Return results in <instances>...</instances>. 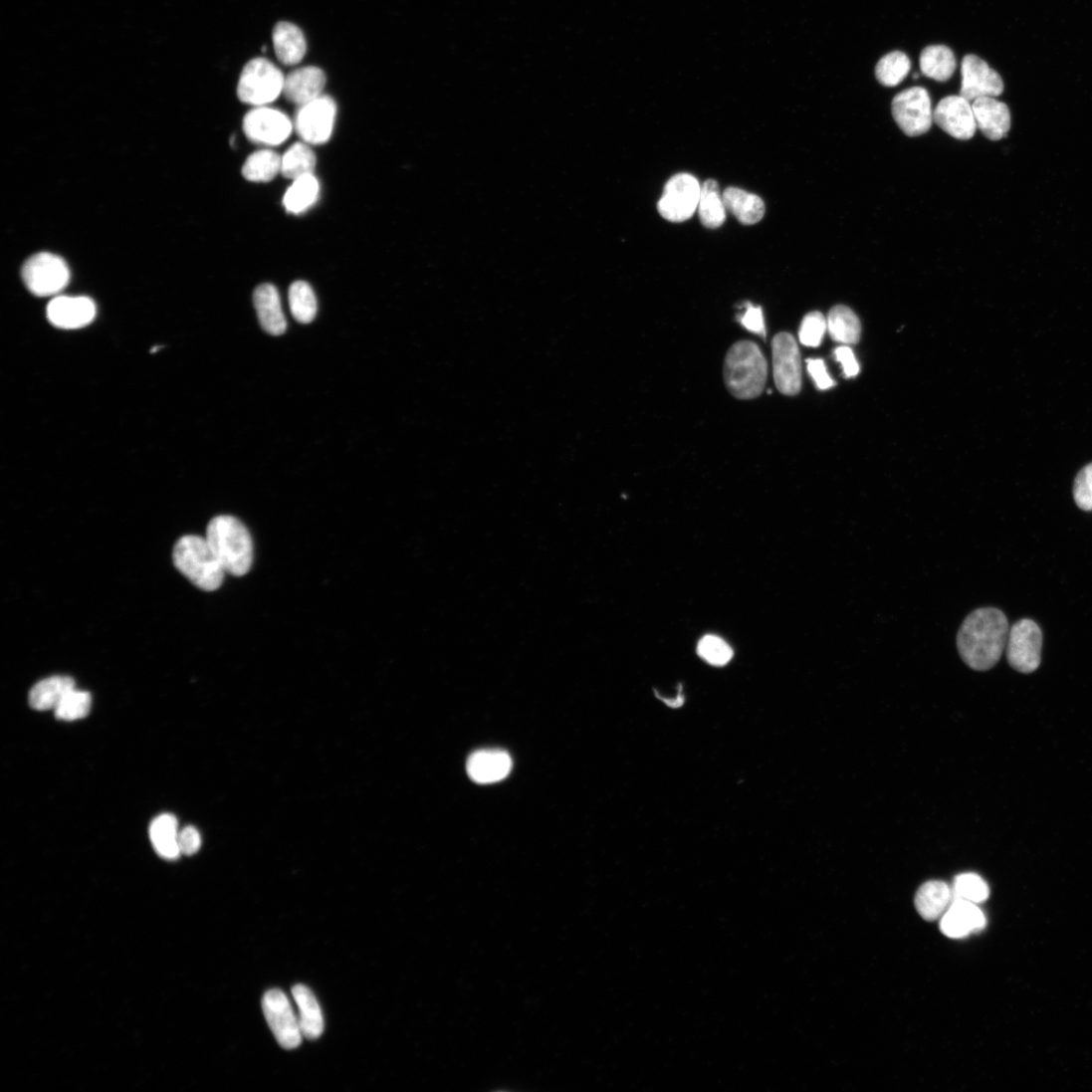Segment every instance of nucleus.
<instances>
[{"mask_svg": "<svg viewBox=\"0 0 1092 1092\" xmlns=\"http://www.w3.org/2000/svg\"><path fill=\"white\" fill-rule=\"evenodd\" d=\"M1008 633V620L1001 610L977 609L963 622L957 635L961 659L976 671L992 669L1006 648Z\"/></svg>", "mask_w": 1092, "mask_h": 1092, "instance_id": "1", "label": "nucleus"}, {"mask_svg": "<svg viewBox=\"0 0 1092 1092\" xmlns=\"http://www.w3.org/2000/svg\"><path fill=\"white\" fill-rule=\"evenodd\" d=\"M724 374L727 387L734 397L752 400L758 398L764 389L767 363L756 343L740 341L727 354Z\"/></svg>", "mask_w": 1092, "mask_h": 1092, "instance_id": "2", "label": "nucleus"}, {"mask_svg": "<svg viewBox=\"0 0 1092 1092\" xmlns=\"http://www.w3.org/2000/svg\"><path fill=\"white\" fill-rule=\"evenodd\" d=\"M206 539L226 572L242 576L253 562V543L246 527L237 519L217 517L207 529Z\"/></svg>", "mask_w": 1092, "mask_h": 1092, "instance_id": "3", "label": "nucleus"}, {"mask_svg": "<svg viewBox=\"0 0 1092 1092\" xmlns=\"http://www.w3.org/2000/svg\"><path fill=\"white\" fill-rule=\"evenodd\" d=\"M172 559L175 567L203 591H216L224 582L226 571L206 538L182 537L173 547Z\"/></svg>", "mask_w": 1092, "mask_h": 1092, "instance_id": "4", "label": "nucleus"}, {"mask_svg": "<svg viewBox=\"0 0 1092 1092\" xmlns=\"http://www.w3.org/2000/svg\"><path fill=\"white\" fill-rule=\"evenodd\" d=\"M283 73L266 58L249 61L239 79L237 95L239 100L254 107H266L274 103L284 93Z\"/></svg>", "mask_w": 1092, "mask_h": 1092, "instance_id": "5", "label": "nucleus"}, {"mask_svg": "<svg viewBox=\"0 0 1092 1092\" xmlns=\"http://www.w3.org/2000/svg\"><path fill=\"white\" fill-rule=\"evenodd\" d=\"M1043 632L1032 619H1021L1009 629L1006 655L1011 668L1022 674L1036 672L1041 665Z\"/></svg>", "mask_w": 1092, "mask_h": 1092, "instance_id": "6", "label": "nucleus"}, {"mask_svg": "<svg viewBox=\"0 0 1092 1092\" xmlns=\"http://www.w3.org/2000/svg\"><path fill=\"white\" fill-rule=\"evenodd\" d=\"M22 278L33 295L50 297L68 287L71 271L61 257L43 252L27 261L22 270Z\"/></svg>", "mask_w": 1092, "mask_h": 1092, "instance_id": "7", "label": "nucleus"}, {"mask_svg": "<svg viewBox=\"0 0 1092 1092\" xmlns=\"http://www.w3.org/2000/svg\"><path fill=\"white\" fill-rule=\"evenodd\" d=\"M891 110L898 126L910 137L928 133L934 122L930 94L921 87L911 88L896 95L892 101Z\"/></svg>", "mask_w": 1092, "mask_h": 1092, "instance_id": "8", "label": "nucleus"}, {"mask_svg": "<svg viewBox=\"0 0 1092 1092\" xmlns=\"http://www.w3.org/2000/svg\"><path fill=\"white\" fill-rule=\"evenodd\" d=\"M337 106L328 96L300 107L295 126L303 141L310 145H323L329 141L335 123Z\"/></svg>", "mask_w": 1092, "mask_h": 1092, "instance_id": "9", "label": "nucleus"}, {"mask_svg": "<svg viewBox=\"0 0 1092 1092\" xmlns=\"http://www.w3.org/2000/svg\"><path fill=\"white\" fill-rule=\"evenodd\" d=\"M701 194L699 181L691 174L680 173L667 182L658 203L661 216L673 223L689 220L698 209Z\"/></svg>", "mask_w": 1092, "mask_h": 1092, "instance_id": "10", "label": "nucleus"}, {"mask_svg": "<svg viewBox=\"0 0 1092 1092\" xmlns=\"http://www.w3.org/2000/svg\"><path fill=\"white\" fill-rule=\"evenodd\" d=\"M267 1021L279 1044L287 1049L298 1048L303 1039L299 1016L288 996L279 989H272L263 999Z\"/></svg>", "mask_w": 1092, "mask_h": 1092, "instance_id": "11", "label": "nucleus"}, {"mask_svg": "<svg viewBox=\"0 0 1092 1092\" xmlns=\"http://www.w3.org/2000/svg\"><path fill=\"white\" fill-rule=\"evenodd\" d=\"M243 128L251 142L265 146H279L291 136L293 123L281 110L257 107L245 115Z\"/></svg>", "mask_w": 1092, "mask_h": 1092, "instance_id": "12", "label": "nucleus"}, {"mask_svg": "<svg viewBox=\"0 0 1092 1092\" xmlns=\"http://www.w3.org/2000/svg\"><path fill=\"white\" fill-rule=\"evenodd\" d=\"M773 374L776 387L786 396H795L801 390L802 368L798 344L787 333L777 334L772 341Z\"/></svg>", "mask_w": 1092, "mask_h": 1092, "instance_id": "13", "label": "nucleus"}, {"mask_svg": "<svg viewBox=\"0 0 1092 1092\" xmlns=\"http://www.w3.org/2000/svg\"><path fill=\"white\" fill-rule=\"evenodd\" d=\"M961 75L960 96L971 103L982 98L999 97L1004 91L1000 76L977 55H967L963 59Z\"/></svg>", "mask_w": 1092, "mask_h": 1092, "instance_id": "14", "label": "nucleus"}, {"mask_svg": "<svg viewBox=\"0 0 1092 1092\" xmlns=\"http://www.w3.org/2000/svg\"><path fill=\"white\" fill-rule=\"evenodd\" d=\"M934 121L958 140H971L978 130L973 105L961 96L944 98L934 110Z\"/></svg>", "mask_w": 1092, "mask_h": 1092, "instance_id": "15", "label": "nucleus"}, {"mask_svg": "<svg viewBox=\"0 0 1092 1092\" xmlns=\"http://www.w3.org/2000/svg\"><path fill=\"white\" fill-rule=\"evenodd\" d=\"M97 307L87 297H57L47 308L50 323L61 329H80L91 325L96 318Z\"/></svg>", "mask_w": 1092, "mask_h": 1092, "instance_id": "16", "label": "nucleus"}, {"mask_svg": "<svg viewBox=\"0 0 1092 1092\" xmlns=\"http://www.w3.org/2000/svg\"><path fill=\"white\" fill-rule=\"evenodd\" d=\"M986 919L977 904L953 897L952 903L941 919L942 933L952 939H962L983 930Z\"/></svg>", "mask_w": 1092, "mask_h": 1092, "instance_id": "17", "label": "nucleus"}, {"mask_svg": "<svg viewBox=\"0 0 1092 1092\" xmlns=\"http://www.w3.org/2000/svg\"><path fill=\"white\" fill-rule=\"evenodd\" d=\"M512 760L502 750H482L468 760L467 769L472 780L479 784H491L505 779L511 772Z\"/></svg>", "mask_w": 1092, "mask_h": 1092, "instance_id": "18", "label": "nucleus"}, {"mask_svg": "<svg viewBox=\"0 0 1092 1092\" xmlns=\"http://www.w3.org/2000/svg\"><path fill=\"white\" fill-rule=\"evenodd\" d=\"M978 128L991 141L1003 139L1010 130L1008 107L995 98H982L973 104Z\"/></svg>", "mask_w": 1092, "mask_h": 1092, "instance_id": "19", "label": "nucleus"}, {"mask_svg": "<svg viewBox=\"0 0 1092 1092\" xmlns=\"http://www.w3.org/2000/svg\"><path fill=\"white\" fill-rule=\"evenodd\" d=\"M326 86L327 76L323 70L302 68L286 78L283 94L289 102L302 107L324 96Z\"/></svg>", "mask_w": 1092, "mask_h": 1092, "instance_id": "20", "label": "nucleus"}, {"mask_svg": "<svg viewBox=\"0 0 1092 1092\" xmlns=\"http://www.w3.org/2000/svg\"><path fill=\"white\" fill-rule=\"evenodd\" d=\"M253 302L264 330L274 336L283 335L287 330V320L276 287L271 284L260 286L253 294Z\"/></svg>", "mask_w": 1092, "mask_h": 1092, "instance_id": "21", "label": "nucleus"}, {"mask_svg": "<svg viewBox=\"0 0 1092 1092\" xmlns=\"http://www.w3.org/2000/svg\"><path fill=\"white\" fill-rule=\"evenodd\" d=\"M953 899V890L944 881L932 880L923 884L916 895V907L921 917L934 922L942 918Z\"/></svg>", "mask_w": 1092, "mask_h": 1092, "instance_id": "22", "label": "nucleus"}, {"mask_svg": "<svg viewBox=\"0 0 1092 1092\" xmlns=\"http://www.w3.org/2000/svg\"><path fill=\"white\" fill-rule=\"evenodd\" d=\"M293 997L299 1008L303 1036L310 1040L318 1039L325 1032V1017L316 996L310 988L299 984L293 988Z\"/></svg>", "mask_w": 1092, "mask_h": 1092, "instance_id": "23", "label": "nucleus"}, {"mask_svg": "<svg viewBox=\"0 0 1092 1092\" xmlns=\"http://www.w3.org/2000/svg\"><path fill=\"white\" fill-rule=\"evenodd\" d=\"M276 54L285 66H296L307 52V42L302 30L294 24L281 22L273 32Z\"/></svg>", "mask_w": 1092, "mask_h": 1092, "instance_id": "24", "label": "nucleus"}, {"mask_svg": "<svg viewBox=\"0 0 1092 1092\" xmlns=\"http://www.w3.org/2000/svg\"><path fill=\"white\" fill-rule=\"evenodd\" d=\"M76 688V681L68 676H54L38 682L30 691L29 704L35 711L55 710L61 700Z\"/></svg>", "mask_w": 1092, "mask_h": 1092, "instance_id": "25", "label": "nucleus"}, {"mask_svg": "<svg viewBox=\"0 0 1092 1092\" xmlns=\"http://www.w3.org/2000/svg\"><path fill=\"white\" fill-rule=\"evenodd\" d=\"M150 840L156 853L163 859L175 860L180 855L178 845V821L169 813L156 817L149 829Z\"/></svg>", "mask_w": 1092, "mask_h": 1092, "instance_id": "26", "label": "nucleus"}, {"mask_svg": "<svg viewBox=\"0 0 1092 1092\" xmlns=\"http://www.w3.org/2000/svg\"><path fill=\"white\" fill-rule=\"evenodd\" d=\"M723 199L727 210L744 225H755L764 218L765 208L763 200L744 189L729 187Z\"/></svg>", "mask_w": 1092, "mask_h": 1092, "instance_id": "27", "label": "nucleus"}, {"mask_svg": "<svg viewBox=\"0 0 1092 1092\" xmlns=\"http://www.w3.org/2000/svg\"><path fill=\"white\" fill-rule=\"evenodd\" d=\"M920 67L924 76L936 82H948L957 69L954 52L944 45H932L923 50Z\"/></svg>", "mask_w": 1092, "mask_h": 1092, "instance_id": "28", "label": "nucleus"}, {"mask_svg": "<svg viewBox=\"0 0 1092 1092\" xmlns=\"http://www.w3.org/2000/svg\"><path fill=\"white\" fill-rule=\"evenodd\" d=\"M827 330L834 341L845 345L857 344L861 338L858 316L846 306L832 308L826 319Z\"/></svg>", "mask_w": 1092, "mask_h": 1092, "instance_id": "29", "label": "nucleus"}, {"mask_svg": "<svg viewBox=\"0 0 1092 1092\" xmlns=\"http://www.w3.org/2000/svg\"><path fill=\"white\" fill-rule=\"evenodd\" d=\"M727 208L721 195L720 185L714 179L706 180L701 186L698 213L705 227H721L727 218Z\"/></svg>", "mask_w": 1092, "mask_h": 1092, "instance_id": "30", "label": "nucleus"}, {"mask_svg": "<svg viewBox=\"0 0 1092 1092\" xmlns=\"http://www.w3.org/2000/svg\"><path fill=\"white\" fill-rule=\"evenodd\" d=\"M320 185L314 174L302 176L287 190L284 198L286 210L295 215L309 210L319 197Z\"/></svg>", "mask_w": 1092, "mask_h": 1092, "instance_id": "31", "label": "nucleus"}, {"mask_svg": "<svg viewBox=\"0 0 1092 1092\" xmlns=\"http://www.w3.org/2000/svg\"><path fill=\"white\" fill-rule=\"evenodd\" d=\"M282 170V157L275 151L264 149L251 154L243 168V176L253 182L273 180Z\"/></svg>", "mask_w": 1092, "mask_h": 1092, "instance_id": "32", "label": "nucleus"}, {"mask_svg": "<svg viewBox=\"0 0 1092 1092\" xmlns=\"http://www.w3.org/2000/svg\"><path fill=\"white\" fill-rule=\"evenodd\" d=\"M911 69L912 63L909 56L902 51H893L879 60L875 76L882 86L894 88L905 81Z\"/></svg>", "mask_w": 1092, "mask_h": 1092, "instance_id": "33", "label": "nucleus"}, {"mask_svg": "<svg viewBox=\"0 0 1092 1092\" xmlns=\"http://www.w3.org/2000/svg\"><path fill=\"white\" fill-rule=\"evenodd\" d=\"M316 156L307 143L294 144L282 157L283 175L296 180L308 174H314Z\"/></svg>", "mask_w": 1092, "mask_h": 1092, "instance_id": "34", "label": "nucleus"}, {"mask_svg": "<svg viewBox=\"0 0 1092 1092\" xmlns=\"http://www.w3.org/2000/svg\"><path fill=\"white\" fill-rule=\"evenodd\" d=\"M291 312L298 323L309 325L317 315V299L311 286L306 282L294 283L289 291Z\"/></svg>", "mask_w": 1092, "mask_h": 1092, "instance_id": "35", "label": "nucleus"}, {"mask_svg": "<svg viewBox=\"0 0 1092 1092\" xmlns=\"http://www.w3.org/2000/svg\"><path fill=\"white\" fill-rule=\"evenodd\" d=\"M92 709V695L75 688L58 704L55 716L60 721L74 722L87 718Z\"/></svg>", "mask_w": 1092, "mask_h": 1092, "instance_id": "36", "label": "nucleus"}, {"mask_svg": "<svg viewBox=\"0 0 1092 1092\" xmlns=\"http://www.w3.org/2000/svg\"><path fill=\"white\" fill-rule=\"evenodd\" d=\"M953 897L965 899L974 904H983L989 897V887L985 880L976 873L960 874L954 879Z\"/></svg>", "mask_w": 1092, "mask_h": 1092, "instance_id": "37", "label": "nucleus"}, {"mask_svg": "<svg viewBox=\"0 0 1092 1092\" xmlns=\"http://www.w3.org/2000/svg\"><path fill=\"white\" fill-rule=\"evenodd\" d=\"M697 652L705 662L717 667L728 665L734 657L728 642L716 635L704 636L699 641Z\"/></svg>", "mask_w": 1092, "mask_h": 1092, "instance_id": "38", "label": "nucleus"}, {"mask_svg": "<svg viewBox=\"0 0 1092 1092\" xmlns=\"http://www.w3.org/2000/svg\"><path fill=\"white\" fill-rule=\"evenodd\" d=\"M827 329L826 319L819 312L807 314L801 324L799 331L800 342L807 347L820 345Z\"/></svg>", "mask_w": 1092, "mask_h": 1092, "instance_id": "39", "label": "nucleus"}, {"mask_svg": "<svg viewBox=\"0 0 1092 1092\" xmlns=\"http://www.w3.org/2000/svg\"><path fill=\"white\" fill-rule=\"evenodd\" d=\"M1073 497L1081 510L1092 511V464L1084 467L1076 476Z\"/></svg>", "mask_w": 1092, "mask_h": 1092, "instance_id": "40", "label": "nucleus"}, {"mask_svg": "<svg viewBox=\"0 0 1092 1092\" xmlns=\"http://www.w3.org/2000/svg\"><path fill=\"white\" fill-rule=\"evenodd\" d=\"M740 323L748 331L765 336L764 319L761 307L747 303L746 312L740 318Z\"/></svg>", "mask_w": 1092, "mask_h": 1092, "instance_id": "41", "label": "nucleus"}, {"mask_svg": "<svg viewBox=\"0 0 1092 1092\" xmlns=\"http://www.w3.org/2000/svg\"><path fill=\"white\" fill-rule=\"evenodd\" d=\"M178 845L182 855L192 856L198 853L202 846L199 830L194 826L184 827L179 831Z\"/></svg>", "mask_w": 1092, "mask_h": 1092, "instance_id": "42", "label": "nucleus"}, {"mask_svg": "<svg viewBox=\"0 0 1092 1092\" xmlns=\"http://www.w3.org/2000/svg\"><path fill=\"white\" fill-rule=\"evenodd\" d=\"M806 362L808 372L819 390H828L836 384L828 374L822 359H808Z\"/></svg>", "mask_w": 1092, "mask_h": 1092, "instance_id": "43", "label": "nucleus"}, {"mask_svg": "<svg viewBox=\"0 0 1092 1092\" xmlns=\"http://www.w3.org/2000/svg\"><path fill=\"white\" fill-rule=\"evenodd\" d=\"M837 360L842 364L844 373L847 377H854L859 374L860 366L855 357L853 350L848 346H841L836 350Z\"/></svg>", "mask_w": 1092, "mask_h": 1092, "instance_id": "44", "label": "nucleus"}]
</instances>
